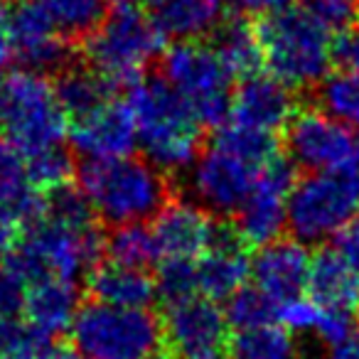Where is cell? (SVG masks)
<instances>
[{
	"label": "cell",
	"instance_id": "cell-1",
	"mask_svg": "<svg viewBox=\"0 0 359 359\" xmlns=\"http://www.w3.org/2000/svg\"><path fill=\"white\" fill-rule=\"evenodd\" d=\"M76 185L104 226L150 224L180 197L177 180L155 168L145 155L84 160L76 170Z\"/></svg>",
	"mask_w": 359,
	"mask_h": 359
},
{
	"label": "cell",
	"instance_id": "cell-2",
	"mask_svg": "<svg viewBox=\"0 0 359 359\" xmlns=\"http://www.w3.org/2000/svg\"><path fill=\"white\" fill-rule=\"evenodd\" d=\"M126 104L133 114L145 158L175 180L187 175L210 138L187 101L158 72H150L128 89Z\"/></svg>",
	"mask_w": 359,
	"mask_h": 359
},
{
	"label": "cell",
	"instance_id": "cell-3",
	"mask_svg": "<svg viewBox=\"0 0 359 359\" xmlns=\"http://www.w3.org/2000/svg\"><path fill=\"white\" fill-rule=\"evenodd\" d=\"M264 62L271 76L305 101L330 74V27L303 6L256 18Z\"/></svg>",
	"mask_w": 359,
	"mask_h": 359
},
{
	"label": "cell",
	"instance_id": "cell-4",
	"mask_svg": "<svg viewBox=\"0 0 359 359\" xmlns=\"http://www.w3.org/2000/svg\"><path fill=\"white\" fill-rule=\"evenodd\" d=\"M69 344L84 359H163V318L158 310L116 308L84 298Z\"/></svg>",
	"mask_w": 359,
	"mask_h": 359
},
{
	"label": "cell",
	"instance_id": "cell-5",
	"mask_svg": "<svg viewBox=\"0 0 359 359\" xmlns=\"http://www.w3.org/2000/svg\"><path fill=\"white\" fill-rule=\"evenodd\" d=\"M359 217V168L298 175L285 205V236L325 246Z\"/></svg>",
	"mask_w": 359,
	"mask_h": 359
},
{
	"label": "cell",
	"instance_id": "cell-6",
	"mask_svg": "<svg viewBox=\"0 0 359 359\" xmlns=\"http://www.w3.org/2000/svg\"><path fill=\"white\" fill-rule=\"evenodd\" d=\"M163 55L165 37L155 30L143 8H114L104 27L81 45V60L118 89H133Z\"/></svg>",
	"mask_w": 359,
	"mask_h": 359
},
{
	"label": "cell",
	"instance_id": "cell-7",
	"mask_svg": "<svg viewBox=\"0 0 359 359\" xmlns=\"http://www.w3.org/2000/svg\"><path fill=\"white\" fill-rule=\"evenodd\" d=\"M155 72L187 101L207 133L229 123L234 76L207 42H175L165 50Z\"/></svg>",
	"mask_w": 359,
	"mask_h": 359
},
{
	"label": "cell",
	"instance_id": "cell-8",
	"mask_svg": "<svg viewBox=\"0 0 359 359\" xmlns=\"http://www.w3.org/2000/svg\"><path fill=\"white\" fill-rule=\"evenodd\" d=\"M8 118L6 133L15 150L25 158L62 145L69 133V118L55 99L52 81L27 69L6 74Z\"/></svg>",
	"mask_w": 359,
	"mask_h": 359
},
{
	"label": "cell",
	"instance_id": "cell-9",
	"mask_svg": "<svg viewBox=\"0 0 359 359\" xmlns=\"http://www.w3.org/2000/svg\"><path fill=\"white\" fill-rule=\"evenodd\" d=\"M283 150L300 175L359 168V138L352 128L310 104H300L285 123Z\"/></svg>",
	"mask_w": 359,
	"mask_h": 359
},
{
	"label": "cell",
	"instance_id": "cell-10",
	"mask_svg": "<svg viewBox=\"0 0 359 359\" xmlns=\"http://www.w3.org/2000/svg\"><path fill=\"white\" fill-rule=\"evenodd\" d=\"M261 170L264 168L207 143L195 165L187 170V200L217 219H231L251 197Z\"/></svg>",
	"mask_w": 359,
	"mask_h": 359
},
{
	"label": "cell",
	"instance_id": "cell-11",
	"mask_svg": "<svg viewBox=\"0 0 359 359\" xmlns=\"http://www.w3.org/2000/svg\"><path fill=\"white\" fill-rule=\"evenodd\" d=\"M160 318L170 359H229L231 327L219 303L195 295L163 308Z\"/></svg>",
	"mask_w": 359,
	"mask_h": 359
},
{
	"label": "cell",
	"instance_id": "cell-12",
	"mask_svg": "<svg viewBox=\"0 0 359 359\" xmlns=\"http://www.w3.org/2000/svg\"><path fill=\"white\" fill-rule=\"evenodd\" d=\"M298 175V168L285 153H278L261 170L251 197L231 217V224L249 249H261L285 236V205Z\"/></svg>",
	"mask_w": 359,
	"mask_h": 359
},
{
	"label": "cell",
	"instance_id": "cell-13",
	"mask_svg": "<svg viewBox=\"0 0 359 359\" xmlns=\"http://www.w3.org/2000/svg\"><path fill=\"white\" fill-rule=\"evenodd\" d=\"M251 273V249L241 241L231 219H217L210 249L197 259V283L205 298L229 300Z\"/></svg>",
	"mask_w": 359,
	"mask_h": 359
},
{
	"label": "cell",
	"instance_id": "cell-14",
	"mask_svg": "<svg viewBox=\"0 0 359 359\" xmlns=\"http://www.w3.org/2000/svg\"><path fill=\"white\" fill-rule=\"evenodd\" d=\"M215 222L217 217L207 215L202 207H197L187 197H175L150 222L160 261H197L210 249Z\"/></svg>",
	"mask_w": 359,
	"mask_h": 359
},
{
	"label": "cell",
	"instance_id": "cell-15",
	"mask_svg": "<svg viewBox=\"0 0 359 359\" xmlns=\"http://www.w3.org/2000/svg\"><path fill=\"white\" fill-rule=\"evenodd\" d=\"M251 276L259 290H264L278 305L300 300L308 293L310 256L308 246L290 236L271 241L251 256Z\"/></svg>",
	"mask_w": 359,
	"mask_h": 359
},
{
	"label": "cell",
	"instance_id": "cell-16",
	"mask_svg": "<svg viewBox=\"0 0 359 359\" xmlns=\"http://www.w3.org/2000/svg\"><path fill=\"white\" fill-rule=\"evenodd\" d=\"M300 96L290 91L283 81L271 74H254L234 86L231 118L239 126H249L266 133H283L285 123L300 109Z\"/></svg>",
	"mask_w": 359,
	"mask_h": 359
},
{
	"label": "cell",
	"instance_id": "cell-17",
	"mask_svg": "<svg viewBox=\"0 0 359 359\" xmlns=\"http://www.w3.org/2000/svg\"><path fill=\"white\" fill-rule=\"evenodd\" d=\"M72 150L86 155V160H109L133 155L138 130L126 101H111L104 109L72 121Z\"/></svg>",
	"mask_w": 359,
	"mask_h": 359
},
{
	"label": "cell",
	"instance_id": "cell-18",
	"mask_svg": "<svg viewBox=\"0 0 359 359\" xmlns=\"http://www.w3.org/2000/svg\"><path fill=\"white\" fill-rule=\"evenodd\" d=\"M143 11L165 40L207 42L222 22L219 0H143Z\"/></svg>",
	"mask_w": 359,
	"mask_h": 359
},
{
	"label": "cell",
	"instance_id": "cell-19",
	"mask_svg": "<svg viewBox=\"0 0 359 359\" xmlns=\"http://www.w3.org/2000/svg\"><path fill=\"white\" fill-rule=\"evenodd\" d=\"M308 295L318 308L359 315V271L334 246H320L310 259Z\"/></svg>",
	"mask_w": 359,
	"mask_h": 359
},
{
	"label": "cell",
	"instance_id": "cell-20",
	"mask_svg": "<svg viewBox=\"0 0 359 359\" xmlns=\"http://www.w3.org/2000/svg\"><path fill=\"white\" fill-rule=\"evenodd\" d=\"M84 298L116 308H148L155 310L158 290L153 273L101 261L84 280Z\"/></svg>",
	"mask_w": 359,
	"mask_h": 359
},
{
	"label": "cell",
	"instance_id": "cell-21",
	"mask_svg": "<svg viewBox=\"0 0 359 359\" xmlns=\"http://www.w3.org/2000/svg\"><path fill=\"white\" fill-rule=\"evenodd\" d=\"M207 45L217 52L222 65L234 79H249L266 67L256 18L244 13H226Z\"/></svg>",
	"mask_w": 359,
	"mask_h": 359
},
{
	"label": "cell",
	"instance_id": "cell-22",
	"mask_svg": "<svg viewBox=\"0 0 359 359\" xmlns=\"http://www.w3.org/2000/svg\"><path fill=\"white\" fill-rule=\"evenodd\" d=\"M81 290L72 280L47 278L30 285L25 303V323L50 339H60V334L69 332L76 313H79Z\"/></svg>",
	"mask_w": 359,
	"mask_h": 359
},
{
	"label": "cell",
	"instance_id": "cell-23",
	"mask_svg": "<svg viewBox=\"0 0 359 359\" xmlns=\"http://www.w3.org/2000/svg\"><path fill=\"white\" fill-rule=\"evenodd\" d=\"M52 81L55 89V99L62 106L69 121L84 118V116L94 114V111L104 109L106 104L116 101L118 96V86L96 69H91L84 60L72 65L62 74H57Z\"/></svg>",
	"mask_w": 359,
	"mask_h": 359
},
{
	"label": "cell",
	"instance_id": "cell-24",
	"mask_svg": "<svg viewBox=\"0 0 359 359\" xmlns=\"http://www.w3.org/2000/svg\"><path fill=\"white\" fill-rule=\"evenodd\" d=\"M42 6L50 13L57 32L76 50H81L111 15L109 0H42Z\"/></svg>",
	"mask_w": 359,
	"mask_h": 359
},
{
	"label": "cell",
	"instance_id": "cell-25",
	"mask_svg": "<svg viewBox=\"0 0 359 359\" xmlns=\"http://www.w3.org/2000/svg\"><path fill=\"white\" fill-rule=\"evenodd\" d=\"M106 229V261L118 266H128L135 271L155 273L160 266V256L155 249L150 224H121L104 226Z\"/></svg>",
	"mask_w": 359,
	"mask_h": 359
},
{
	"label": "cell",
	"instance_id": "cell-26",
	"mask_svg": "<svg viewBox=\"0 0 359 359\" xmlns=\"http://www.w3.org/2000/svg\"><path fill=\"white\" fill-rule=\"evenodd\" d=\"M210 143L226 150V153L236 155V158L246 160V163L256 165V168H266L280 153V143L276 138V133H266V130H256L249 128V126H239L234 121H229L219 130H215Z\"/></svg>",
	"mask_w": 359,
	"mask_h": 359
},
{
	"label": "cell",
	"instance_id": "cell-27",
	"mask_svg": "<svg viewBox=\"0 0 359 359\" xmlns=\"http://www.w3.org/2000/svg\"><path fill=\"white\" fill-rule=\"evenodd\" d=\"M303 104L325 111L344 126H359V74L332 72Z\"/></svg>",
	"mask_w": 359,
	"mask_h": 359
},
{
	"label": "cell",
	"instance_id": "cell-28",
	"mask_svg": "<svg viewBox=\"0 0 359 359\" xmlns=\"http://www.w3.org/2000/svg\"><path fill=\"white\" fill-rule=\"evenodd\" d=\"M226 323L234 332H246V330L271 327L280 325V305L271 300L264 290L256 285H244L226 300Z\"/></svg>",
	"mask_w": 359,
	"mask_h": 359
},
{
	"label": "cell",
	"instance_id": "cell-29",
	"mask_svg": "<svg viewBox=\"0 0 359 359\" xmlns=\"http://www.w3.org/2000/svg\"><path fill=\"white\" fill-rule=\"evenodd\" d=\"M295 344L283 325L236 332L229 342V359H293Z\"/></svg>",
	"mask_w": 359,
	"mask_h": 359
},
{
	"label": "cell",
	"instance_id": "cell-30",
	"mask_svg": "<svg viewBox=\"0 0 359 359\" xmlns=\"http://www.w3.org/2000/svg\"><path fill=\"white\" fill-rule=\"evenodd\" d=\"M45 205H47V222H55V224H62L67 229L84 231L101 224L89 197L84 195V190L76 182H67V185H60L55 190H47Z\"/></svg>",
	"mask_w": 359,
	"mask_h": 359
},
{
	"label": "cell",
	"instance_id": "cell-31",
	"mask_svg": "<svg viewBox=\"0 0 359 359\" xmlns=\"http://www.w3.org/2000/svg\"><path fill=\"white\" fill-rule=\"evenodd\" d=\"M76 153L72 148H67L65 143L47 148L37 155H30L25 163V175L37 190L47 192L55 190L67 182H74L76 177Z\"/></svg>",
	"mask_w": 359,
	"mask_h": 359
},
{
	"label": "cell",
	"instance_id": "cell-32",
	"mask_svg": "<svg viewBox=\"0 0 359 359\" xmlns=\"http://www.w3.org/2000/svg\"><path fill=\"white\" fill-rule=\"evenodd\" d=\"M153 278L155 290H158V303H163V308L185 303V300L195 298L197 290H200V283H197V261H160Z\"/></svg>",
	"mask_w": 359,
	"mask_h": 359
},
{
	"label": "cell",
	"instance_id": "cell-33",
	"mask_svg": "<svg viewBox=\"0 0 359 359\" xmlns=\"http://www.w3.org/2000/svg\"><path fill=\"white\" fill-rule=\"evenodd\" d=\"M57 339L40 334L22 320H0V359H42Z\"/></svg>",
	"mask_w": 359,
	"mask_h": 359
},
{
	"label": "cell",
	"instance_id": "cell-34",
	"mask_svg": "<svg viewBox=\"0 0 359 359\" xmlns=\"http://www.w3.org/2000/svg\"><path fill=\"white\" fill-rule=\"evenodd\" d=\"M30 283L8 259L0 261V320H18L25 315Z\"/></svg>",
	"mask_w": 359,
	"mask_h": 359
},
{
	"label": "cell",
	"instance_id": "cell-35",
	"mask_svg": "<svg viewBox=\"0 0 359 359\" xmlns=\"http://www.w3.org/2000/svg\"><path fill=\"white\" fill-rule=\"evenodd\" d=\"M303 8L337 32L359 20V0H303Z\"/></svg>",
	"mask_w": 359,
	"mask_h": 359
},
{
	"label": "cell",
	"instance_id": "cell-36",
	"mask_svg": "<svg viewBox=\"0 0 359 359\" xmlns=\"http://www.w3.org/2000/svg\"><path fill=\"white\" fill-rule=\"evenodd\" d=\"M330 60H332L334 72L359 74V20L334 32L332 45H330Z\"/></svg>",
	"mask_w": 359,
	"mask_h": 359
},
{
	"label": "cell",
	"instance_id": "cell-37",
	"mask_svg": "<svg viewBox=\"0 0 359 359\" xmlns=\"http://www.w3.org/2000/svg\"><path fill=\"white\" fill-rule=\"evenodd\" d=\"M320 315H323V308H318L310 298L280 305V325L293 332H315L320 325Z\"/></svg>",
	"mask_w": 359,
	"mask_h": 359
},
{
	"label": "cell",
	"instance_id": "cell-38",
	"mask_svg": "<svg viewBox=\"0 0 359 359\" xmlns=\"http://www.w3.org/2000/svg\"><path fill=\"white\" fill-rule=\"evenodd\" d=\"M226 8H231V13H244L251 18H264L273 15V13L288 11L293 8L295 0H219Z\"/></svg>",
	"mask_w": 359,
	"mask_h": 359
},
{
	"label": "cell",
	"instance_id": "cell-39",
	"mask_svg": "<svg viewBox=\"0 0 359 359\" xmlns=\"http://www.w3.org/2000/svg\"><path fill=\"white\" fill-rule=\"evenodd\" d=\"M22 236H25V229L18 224V219L6 207L0 205V261L8 259L22 244Z\"/></svg>",
	"mask_w": 359,
	"mask_h": 359
},
{
	"label": "cell",
	"instance_id": "cell-40",
	"mask_svg": "<svg viewBox=\"0 0 359 359\" xmlns=\"http://www.w3.org/2000/svg\"><path fill=\"white\" fill-rule=\"evenodd\" d=\"M330 246H334L337 254L342 256L352 269L359 271V217L349 222V224L334 236Z\"/></svg>",
	"mask_w": 359,
	"mask_h": 359
},
{
	"label": "cell",
	"instance_id": "cell-41",
	"mask_svg": "<svg viewBox=\"0 0 359 359\" xmlns=\"http://www.w3.org/2000/svg\"><path fill=\"white\" fill-rule=\"evenodd\" d=\"M22 170H25V165L20 163V153L15 150V145L8 138H0V185L18 177Z\"/></svg>",
	"mask_w": 359,
	"mask_h": 359
},
{
	"label": "cell",
	"instance_id": "cell-42",
	"mask_svg": "<svg viewBox=\"0 0 359 359\" xmlns=\"http://www.w3.org/2000/svg\"><path fill=\"white\" fill-rule=\"evenodd\" d=\"M13 60L11 40V0H0V69Z\"/></svg>",
	"mask_w": 359,
	"mask_h": 359
},
{
	"label": "cell",
	"instance_id": "cell-43",
	"mask_svg": "<svg viewBox=\"0 0 359 359\" xmlns=\"http://www.w3.org/2000/svg\"><path fill=\"white\" fill-rule=\"evenodd\" d=\"M327 359H359V330L354 334H349L347 339H342L339 344L330 347Z\"/></svg>",
	"mask_w": 359,
	"mask_h": 359
},
{
	"label": "cell",
	"instance_id": "cell-44",
	"mask_svg": "<svg viewBox=\"0 0 359 359\" xmlns=\"http://www.w3.org/2000/svg\"><path fill=\"white\" fill-rule=\"evenodd\" d=\"M42 359H84V357H81L69 342H60V339H57V342H52L50 347L45 349Z\"/></svg>",
	"mask_w": 359,
	"mask_h": 359
},
{
	"label": "cell",
	"instance_id": "cell-45",
	"mask_svg": "<svg viewBox=\"0 0 359 359\" xmlns=\"http://www.w3.org/2000/svg\"><path fill=\"white\" fill-rule=\"evenodd\" d=\"M8 118V91H6V74H0V128H6Z\"/></svg>",
	"mask_w": 359,
	"mask_h": 359
},
{
	"label": "cell",
	"instance_id": "cell-46",
	"mask_svg": "<svg viewBox=\"0 0 359 359\" xmlns=\"http://www.w3.org/2000/svg\"><path fill=\"white\" fill-rule=\"evenodd\" d=\"M11 3H15V0H11Z\"/></svg>",
	"mask_w": 359,
	"mask_h": 359
}]
</instances>
